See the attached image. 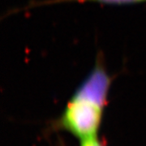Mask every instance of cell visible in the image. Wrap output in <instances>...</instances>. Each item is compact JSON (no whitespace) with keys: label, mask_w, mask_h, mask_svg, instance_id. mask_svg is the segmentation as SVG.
<instances>
[{"label":"cell","mask_w":146,"mask_h":146,"mask_svg":"<svg viewBox=\"0 0 146 146\" xmlns=\"http://www.w3.org/2000/svg\"><path fill=\"white\" fill-rule=\"evenodd\" d=\"M80 141V146H105L104 143L98 136L85 138Z\"/></svg>","instance_id":"3957f363"},{"label":"cell","mask_w":146,"mask_h":146,"mask_svg":"<svg viewBox=\"0 0 146 146\" xmlns=\"http://www.w3.org/2000/svg\"><path fill=\"white\" fill-rule=\"evenodd\" d=\"M56 146H66L64 145V142H63L62 140H59V141H58V144Z\"/></svg>","instance_id":"277c9868"},{"label":"cell","mask_w":146,"mask_h":146,"mask_svg":"<svg viewBox=\"0 0 146 146\" xmlns=\"http://www.w3.org/2000/svg\"><path fill=\"white\" fill-rule=\"evenodd\" d=\"M112 80L103 55L99 54L91 72L68 100L61 115L50 122L47 131H66L80 141L98 136Z\"/></svg>","instance_id":"6da1fadb"},{"label":"cell","mask_w":146,"mask_h":146,"mask_svg":"<svg viewBox=\"0 0 146 146\" xmlns=\"http://www.w3.org/2000/svg\"><path fill=\"white\" fill-rule=\"evenodd\" d=\"M146 0H44V1H38L32 3L27 7H33L36 6L48 5V4H54L58 3H66V2H94L102 4H113V5H123V4H131V3H141Z\"/></svg>","instance_id":"7a4b0ae2"}]
</instances>
